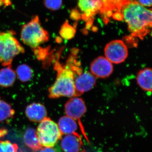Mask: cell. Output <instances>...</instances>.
<instances>
[{
  "instance_id": "4fadbf2b",
  "label": "cell",
  "mask_w": 152,
  "mask_h": 152,
  "mask_svg": "<svg viewBox=\"0 0 152 152\" xmlns=\"http://www.w3.org/2000/svg\"><path fill=\"white\" fill-rule=\"evenodd\" d=\"M61 145L64 152H79L83 146L81 137L78 134L67 135L62 139Z\"/></svg>"
},
{
  "instance_id": "ffe728a7",
  "label": "cell",
  "mask_w": 152,
  "mask_h": 152,
  "mask_svg": "<svg viewBox=\"0 0 152 152\" xmlns=\"http://www.w3.org/2000/svg\"><path fill=\"white\" fill-rule=\"evenodd\" d=\"M76 32L75 28L70 25L68 21H66L61 27L59 33L60 35L63 39L69 40L75 37Z\"/></svg>"
},
{
  "instance_id": "cb8c5ba5",
  "label": "cell",
  "mask_w": 152,
  "mask_h": 152,
  "mask_svg": "<svg viewBox=\"0 0 152 152\" xmlns=\"http://www.w3.org/2000/svg\"><path fill=\"white\" fill-rule=\"evenodd\" d=\"M71 18L73 20H77L81 19V16L78 10H74L71 12Z\"/></svg>"
},
{
  "instance_id": "ac0fdd59",
  "label": "cell",
  "mask_w": 152,
  "mask_h": 152,
  "mask_svg": "<svg viewBox=\"0 0 152 152\" xmlns=\"http://www.w3.org/2000/svg\"><path fill=\"white\" fill-rule=\"evenodd\" d=\"M15 114L12 106L0 97V124L12 118Z\"/></svg>"
},
{
  "instance_id": "277c9868",
  "label": "cell",
  "mask_w": 152,
  "mask_h": 152,
  "mask_svg": "<svg viewBox=\"0 0 152 152\" xmlns=\"http://www.w3.org/2000/svg\"><path fill=\"white\" fill-rule=\"evenodd\" d=\"M13 30L0 32V64L3 66H12L14 58L25 53V49L15 37Z\"/></svg>"
},
{
  "instance_id": "4316f807",
  "label": "cell",
  "mask_w": 152,
  "mask_h": 152,
  "mask_svg": "<svg viewBox=\"0 0 152 152\" xmlns=\"http://www.w3.org/2000/svg\"><path fill=\"white\" fill-rule=\"evenodd\" d=\"M8 133V131L5 128H0V139L2 138L7 135Z\"/></svg>"
},
{
  "instance_id": "83f0119b",
  "label": "cell",
  "mask_w": 152,
  "mask_h": 152,
  "mask_svg": "<svg viewBox=\"0 0 152 152\" xmlns=\"http://www.w3.org/2000/svg\"><path fill=\"white\" fill-rule=\"evenodd\" d=\"M39 152H57L54 148H52L45 147L44 148L41 149Z\"/></svg>"
},
{
  "instance_id": "8992f818",
  "label": "cell",
  "mask_w": 152,
  "mask_h": 152,
  "mask_svg": "<svg viewBox=\"0 0 152 152\" xmlns=\"http://www.w3.org/2000/svg\"><path fill=\"white\" fill-rule=\"evenodd\" d=\"M104 54L106 58L112 64H121L127 58V47L123 41L115 40L111 41L106 45Z\"/></svg>"
},
{
  "instance_id": "e0dca14e",
  "label": "cell",
  "mask_w": 152,
  "mask_h": 152,
  "mask_svg": "<svg viewBox=\"0 0 152 152\" xmlns=\"http://www.w3.org/2000/svg\"><path fill=\"white\" fill-rule=\"evenodd\" d=\"M23 140L26 145L34 151H37L42 148L36 132L32 128H28L26 130L24 134Z\"/></svg>"
},
{
  "instance_id": "d6986e66",
  "label": "cell",
  "mask_w": 152,
  "mask_h": 152,
  "mask_svg": "<svg viewBox=\"0 0 152 152\" xmlns=\"http://www.w3.org/2000/svg\"><path fill=\"white\" fill-rule=\"evenodd\" d=\"M17 76L22 82L29 81L32 77L33 72L29 66L25 64L20 65L17 69Z\"/></svg>"
},
{
  "instance_id": "7402d4cb",
  "label": "cell",
  "mask_w": 152,
  "mask_h": 152,
  "mask_svg": "<svg viewBox=\"0 0 152 152\" xmlns=\"http://www.w3.org/2000/svg\"><path fill=\"white\" fill-rule=\"evenodd\" d=\"M18 146L8 140H0V152H18Z\"/></svg>"
},
{
  "instance_id": "3957f363",
  "label": "cell",
  "mask_w": 152,
  "mask_h": 152,
  "mask_svg": "<svg viewBox=\"0 0 152 152\" xmlns=\"http://www.w3.org/2000/svg\"><path fill=\"white\" fill-rule=\"evenodd\" d=\"M20 36L23 42L32 50L46 42L50 37L48 32L42 26L37 15L23 26Z\"/></svg>"
},
{
  "instance_id": "7c38bea8",
  "label": "cell",
  "mask_w": 152,
  "mask_h": 152,
  "mask_svg": "<svg viewBox=\"0 0 152 152\" xmlns=\"http://www.w3.org/2000/svg\"><path fill=\"white\" fill-rule=\"evenodd\" d=\"M26 115L33 122L39 123L47 117L45 107L39 103H33L28 105L26 109Z\"/></svg>"
},
{
  "instance_id": "44dd1931",
  "label": "cell",
  "mask_w": 152,
  "mask_h": 152,
  "mask_svg": "<svg viewBox=\"0 0 152 152\" xmlns=\"http://www.w3.org/2000/svg\"><path fill=\"white\" fill-rule=\"evenodd\" d=\"M33 50L37 59L42 61L43 62L48 59L51 53L50 52V48L49 47L43 48L39 46Z\"/></svg>"
},
{
  "instance_id": "f1b7e54d",
  "label": "cell",
  "mask_w": 152,
  "mask_h": 152,
  "mask_svg": "<svg viewBox=\"0 0 152 152\" xmlns=\"http://www.w3.org/2000/svg\"><path fill=\"white\" fill-rule=\"evenodd\" d=\"M81 152H87L86 151H85V150H83V151H82Z\"/></svg>"
},
{
  "instance_id": "6da1fadb",
  "label": "cell",
  "mask_w": 152,
  "mask_h": 152,
  "mask_svg": "<svg viewBox=\"0 0 152 152\" xmlns=\"http://www.w3.org/2000/svg\"><path fill=\"white\" fill-rule=\"evenodd\" d=\"M77 52L75 50L73 52L72 51L65 64L59 61L61 52L55 58L54 68L57 72V78L48 90L49 97L50 99L75 96V79L83 72L80 63L77 60Z\"/></svg>"
},
{
  "instance_id": "5b68a950",
  "label": "cell",
  "mask_w": 152,
  "mask_h": 152,
  "mask_svg": "<svg viewBox=\"0 0 152 152\" xmlns=\"http://www.w3.org/2000/svg\"><path fill=\"white\" fill-rule=\"evenodd\" d=\"M36 134L41 145L48 148L54 146L62 136L58 125L47 117L40 122Z\"/></svg>"
},
{
  "instance_id": "d4e9b609",
  "label": "cell",
  "mask_w": 152,
  "mask_h": 152,
  "mask_svg": "<svg viewBox=\"0 0 152 152\" xmlns=\"http://www.w3.org/2000/svg\"><path fill=\"white\" fill-rule=\"evenodd\" d=\"M113 18L117 20L121 21L123 20V16L121 12H116L112 15Z\"/></svg>"
},
{
  "instance_id": "30bf717a",
  "label": "cell",
  "mask_w": 152,
  "mask_h": 152,
  "mask_svg": "<svg viewBox=\"0 0 152 152\" xmlns=\"http://www.w3.org/2000/svg\"><path fill=\"white\" fill-rule=\"evenodd\" d=\"M91 73L96 77L105 78L113 73V64L105 57L100 56L95 59L91 65Z\"/></svg>"
},
{
  "instance_id": "9c48e42d",
  "label": "cell",
  "mask_w": 152,
  "mask_h": 152,
  "mask_svg": "<svg viewBox=\"0 0 152 152\" xmlns=\"http://www.w3.org/2000/svg\"><path fill=\"white\" fill-rule=\"evenodd\" d=\"M96 77L91 72H82L75 80V96L79 97L92 89L96 83Z\"/></svg>"
},
{
  "instance_id": "603a6c76",
  "label": "cell",
  "mask_w": 152,
  "mask_h": 152,
  "mask_svg": "<svg viewBox=\"0 0 152 152\" xmlns=\"http://www.w3.org/2000/svg\"><path fill=\"white\" fill-rule=\"evenodd\" d=\"M44 4L50 10H58L61 7L62 0H44Z\"/></svg>"
},
{
  "instance_id": "8fae6325",
  "label": "cell",
  "mask_w": 152,
  "mask_h": 152,
  "mask_svg": "<svg viewBox=\"0 0 152 152\" xmlns=\"http://www.w3.org/2000/svg\"><path fill=\"white\" fill-rule=\"evenodd\" d=\"M131 0H102V7L100 13L103 20L107 24L113 14L120 12L124 6Z\"/></svg>"
},
{
  "instance_id": "9a60e30c",
  "label": "cell",
  "mask_w": 152,
  "mask_h": 152,
  "mask_svg": "<svg viewBox=\"0 0 152 152\" xmlns=\"http://www.w3.org/2000/svg\"><path fill=\"white\" fill-rule=\"evenodd\" d=\"M152 69L147 68L140 71L137 77V83L141 88L148 92L152 91Z\"/></svg>"
},
{
  "instance_id": "7a4b0ae2",
  "label": "cell",
  "mask_w": 152,
  "mask_h": 152,
  "mask_svg": "<svg viewBox=\"0 0 152 152\" xmlns=\"http://www.w3.org/2000/svg\"><path fill=\"white\" fill-rule=\"evenodd\" d=\"M123 20L127 24L132 37L143 39L151 31L152 28L151 10L144 7L136 1H130L121 11Z\"/></svg>"
},
{
  "instance_id": "ba28073f",
  "label": "cell",
  "mask_w": 152,
  "mask_h": 152,
  "mask_svg": "<svg viewBox=\"0 0 152 152\" xmlns=\"http://www.w3.org/2000/svg\"><path fill=\"white\" fill-rule=\"evenodd\" d=\"M78 7L81 12V19L87 22L86 27L91 26L94 17L100 13L102 0H78Z\"/></svg>"
},
{
  "instance_id": "5bb4252c",
  "label": "cell",
  "mask_w": 152,
  "mask_h": 152,
  "mask_svg": "<svg viewBox=\"0 0 152 152\" xmlns=\"http://www.w3.org/2000/svg\"><path fill=\"white\" fill-rule=\"evenodd\" d=\"M58 126L62 135L78 134L76 132L77 124L75 120L68 116L60 118L58 123Z\"/></svg>"
},
{
  "instance_id": "484cf974",
  "label": "cell",
  "mask_w": 152,
  "mask_h": 152,
  "mask_svg": "<svg viewBox=\"0 0 152 152\" xmlns=\"http://www.w3.org/2000/svg\"><path fill=\"white\" fill-rule=\"evenodd\" d=\"M139 3L143 6L151 7L152 6V0H139Z\"/></svg>"
},
{
  "instance_id": "52a82bcc",
  "label": "cell",
  "mask_w": 152,
  "mask_h": 152,
  "mask_svg": "<svg viewBox=\"0 0 152 152\" xmlns=\"http://www.w3.org/2000/svg\"><path fill=\"white\" fill-rule=\"evenodd\" d=\"M86 107L84 101L78 97H74L66 103L65 105V112L68 116L78 121L80 128L83 135L89 142L88 139L83 127L80 119L86 112Z\"/></svg>"
},
{
  "instance_id": "2e32d148",
  "label": "cell",
  "mask_w": 152,
  "mask_h": 152,
  "mask_svg": "<svg viewBox=\"0 0 152 152\" xmlns=\"http://www.w3.org/2000/svg\"><path fill=\"white\" fill-rule=\"evenodd\" d=\"M0 70V86L8 88L12 86L16 79L15 72L12 66H7Z\"/></svg>"
}]
</instances>
